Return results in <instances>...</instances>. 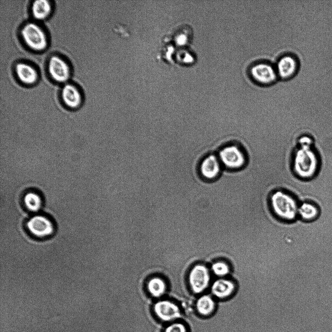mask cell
<instances>
[{"instance_id":"1","label":"cell","mask_w":332,"mask_h":332,"mask_svg":"<svg viewBox=\"0 0 332 332\" xmlns=\"http://www.w3.org/2000/svg\"><path fill=\"white\" fill-rule=\"evenodd\" d=\"M319 166V158L312 145H299L293 160L296 175L302 179H311L316 174Z\"/></svg>"},{"instance_id":"17","label":"cell","mask_w":332,"mask_h":332,"mask_svg":"<svg viewBox=\"0 0 332 332\" xmlns=\"http://www.w3.org/2000/svg\"><path fill=\"white\" fill-rule=\"evenodd\" d=\"M24 206L29 211L33 212H38L43 205L42 196L35 191L26 192L23 197Z\"/></svg>"},{"instance_id":"5","label":"cell","mask_w":332,"mask_h":332,"mask_svg":"<svg viewBox=\"0 0 332 332\" xmlns=\"http://www.w3.org/2000/svg\"><path fill=\"white\" fill-rule=\"evenodd\" d=\"M189 281L192 292L200 294L210 285L211 275L209 268L205 264H198L191 269Z\"/></svg>"},{"instance_id":"21","label":"cell","mask_w":332,"mask_h":332,"mask_svg":"<svg viewBox=\"0 0 332 332\" xmlns=\"http://www.w3.org/2000/svg\"><path fill=\"white\" fill-rule=\"evenodd\" d=\"M164 332H188L185 325L181 322H174L166 327Z\"/></svg>"},{"instance_id":"10","label":"cell","mask_w":332,"mask_h":332,"mask_svg":"<svg viewBox=\"0 0 332 332\" xmlns=\"http://www.w3.org/2000/svg\"><path fill=\"white\" fill-rule=\"evenodd\" d=\"M154 311L156 316L164 322H171L178 319L181 315L178 306L169 300H161L154 305Z\"/></svg>"},{"instance_id":"15","label":"cell","mask_w":332,"mask_h":332,"mask_svg":"<svg viewBox=\"0 0 332 332\" xmlns=\"http://www.w3.org/2000/svg\"><path fill=\"white\" fill-rule=\"evenodd\" d=\"M217 302L209 294L200 296L196 302V309L198 313L203 316H209L215 311Z\"/></svg>"},{"instance_id":"16","label":"cell","mask_w":332,"mask_h":332,"mask_svg":"<svg viewBox=\"0 0 332 332\" xmlns=\"http://www.w3.org/2000/svg\"><path fill=\"white\" fill-rule=\"evenodd\" d=\"M52 5L47 0H36L31 5V13L34 18L41 20L46 19L51 14Z\"/></svg>"},{"instance_id":"11","label":"cell","mask_w":332,"mask_h":332,"mask_svg":"<svg viewBox=\"0 0 332 332\" xmlns=\"http://www.w3.org/2000/svg\"><path fill=\"white\" fill-rule=\"evenodd\" d=\"M279 78L288 79L297 73L299 63L297 57L292 54H285L277 60L275 66Z\"/></svg>"},{"instance_id":"2","label":"cell","mask_w":332,"mask_h":332,"mask_svg":"<svg viewBox=\"0 0 332 332\" xmlns=\"http://www.w3.org/2000/svg\"><path fill=\"white\" fill-rule=\"evenodd\" d=\"M270 209L279 219L288 222L296 220L298 216L299 205L291 195L281 191H277L270 196Z\"/></svg>"},{"instance_id":"19","label":"cell","mask_w":332,"mask_h":332,"mask_svg":"<svg viewBox=\"0 0 332 332\" xmlns=\"http://www.w3.org/2000/svg\"><path fill=\"white\" fill-rule=\"evenodd\" d=\"M212 274L218 278H226L230 275L231 267L226 260H216L211 263L210 267Z\"/></svg>"},{"instance_id":"18","label":"cell","mask_w":332,"mask_h":332,"mask_svg":"<svg viewBox=\"0 0 332 332\" xmlns=\"http://www.w3.org/2000/svg\"><path fill=\"white\" fill-rule=\"evenodd\" d=\"M319 215V209L311 202H304L299 206L298 216L301 220L309 222L315 220Z\"/></svg>"},{"instance_id":"13","label":"cell","mask_w":332,"mask_h":332,"mask_svg":"<svg viewBox=\"0 0 332 332\" xmlns=\"http://www.w3.org/2000/svg\"><path fill=\"white\" fill-rule=\"evenodd\" d=\"M15 70L18 80L25 85H33L37 80L38 76L36 70L27 63H17L15 66Z\"/></svg>"},{"instance_id":"8","label":"cell","mask_w":332,"mask_h":332,"mask_svg":"<svg viewBox=\"0 0 332 332\" xmlns=\"http://www.w3.org/2000/svg\"><path fill=\"white\" fill-rule=\"evenodd\" d=\"M48 71L55 82L65 83L70 78V69L68 63L57 55H52L48 62Z\"/></svg>"},{"instance_id":"22","label":"cell","mask_w":332,"mask_h":332,"mask_svg":"<svg viewBox=\"0 0 332 332\" xmlns=\"http://www.w3.org/2000/svg\"><path fill=\"white\" fill-rule=\"evenodd\" d=\"M299 145H312V140L308 136H303L298 140Z\"/></svg>"},{"instance_id":"7","label":"cell","mask_w":332,"mask_h":332,"mask_svg":"<svg viewBox=\"0 0 332 332\" xmlns=\"http://www.w3.org/2000/svg\"><path fill=\"white\" fill-rule=\"evenodd\" d=\"M28 231L38 238H46L54 232L53 223L50 218L42 214H35L28 219L26 223Z\"/></svg>"},{"instance_id":"9","label":"cell","mask_w":332,"mask_h":332,"mask_svg":"<svg viewBox=\"0 0 332 332\" xmlns=\"http://www.w3.org/2000/svg\"><path fill=\"white\" fill-rule=\"evenodd\" d=\"M237 290V285L230 278H217L210 285V292L218 300H224L232 297Z\"/></svg>"},{"instance_id":"6","label":"cell","mask_w":332,"mask_h":332,"mask_svg":"<svg viewBox=\"0 0 332 332\" xmlns=\"http://www.w3.org/2000/svg\"><path fill=\"white\" fill-rule=\"evenodd\" d=\"M218 158L225 167L230 169L242 168L245 163V156L241 149L235 145H227L219 153Z\"/></svg>"},{"instance_id":"12","label":"cell","mask_w":332,"mask_h":332,"mask_svg":"<svg viewBox=\"0 0 332 332\" xmlns=\"http://www.w3.org/2000/svg\"><path fill=\"white\" fill-rule=\"evenodd\" d=\"M61 96L63 104L70 109H77L81 105L82 98L81 92L72 84H64L61 89Z\"/></svg>"},{"instance_id":"14","label":"cell","mask_w":332,"mask_h":332,"mask_svg":"<svg viewBox=\"0 0 332 332\" xmlns=\"http://www.w3.org/2000/svg\"><path fill=\"white\" fill-rule=\"evenodd\" d=\"M202 176L208 179H212L218 176L221 171V162L217 156L210 155L202 161L200 167Z\"/></svg>"},{"instance_id":"20","label":"cell","mask_w":332,"mask_h":332,"mask_svg":"<svg viewBox=\"0 0 332 332\" xmlns=\"http://www.w3.org/2000/svg\"><path fill=\"white\" fill-rule=\"evenodd\" d=\"M167 286L164 280L159 277L151 279L147 283L149 293L155 297H159L165 292Z\"/></svg>"},{"instance_id":"3","label":"cell","mask_w":332,"mask_h":332,"mask_svg":"<svg viewBox=\"0 0 332 332\" xmlns=\"http://www.w3.org/2000/svg\"><path fill=\"white\" fill-rule=\"evenodd\" d=\"M20 35L25 44L35 51H42L48 46L47 35L43 29L37 23L29 22L21 28Z\"/></svg>"},{"instance_id":"4","label":"cell","mask_w":332,"mask_h":332,"mask_svg":"<svg viewBox=\"0 0 332 332\" xmlns=\"http://www.w3.org/2000/svg\"><path fill=\"white\" fill-rule=\"evenodd\" d=\"M248 71L253 81L262 86L271 85L279 78L275 66L265 61L254 63Z\"/></svg>"}]
</instances>
